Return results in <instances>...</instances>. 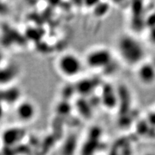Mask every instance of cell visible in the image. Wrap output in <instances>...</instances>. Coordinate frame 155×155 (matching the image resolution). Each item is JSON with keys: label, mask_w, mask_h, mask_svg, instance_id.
Segmentation results:
<instances>
[{"label": "cell", "mask_w": 155, "mask_h": 155, "mask_svg": "<svg viewBox=\"0 0 155 155\" xmlns=\"http://www.w3.org/2000/svg\"><path fill=\"white\" fill-rule=\"evenodd\" d=\"M152 63H153V64H154V65L155 66V59H154V61H153Z\"/></svg>", "instance_id": "obj_13"}, {"label": "cell", "mask_w": 155, "mask_h": 155, "mask_svg": "<svg viewBox=\"0 0 155 155\" xmlns=\"http://www.w3.org/2000/svg\"><path fill=\"white\" fill-rule=\"evenodd\" d=\"M3 61H4V56H3V52L0 51V67L3 64Z\"/></svg>", "instance_id": "obj_11"}, {"label": "cell", "mask_w": 155, "mask_h": 155, "mask_svg": "<svg viewBox=\"0 0 155 155\" xmlns=\"http://www.w3.org/2000/svg\"><path fill=\"white\" fill-rule=\"evenodd\" d=\"M150 124L155 126V111L149 116Z\"/></svg>", "instance_id": "obj_9"}, {"label": "cell", "mask_w": 155, "mask_h": 155, "mask_svg": "<svg viewBox=\"0 0 155 155\" xmlns=\"http://www.w3.org/2000/svg\"><path fill=\"white\" fill-rule=\"evenodd\" d=\"M18 67L11 63L0 67V85L7 86L12 84L18 75Z\"/></svg>", "instance_id": "obj_6"}, {"label": "cell", "mask_w": 155, "mask_h": 155, "mask_svg": "<svg viewBox=\"0 0 155 155\" xmlns=\"http://www.w3.org/2000/svg\"><path fill=\"white\" fill-rule=\"evenodd\" d=\"M116 48L120 57L126 64L139 65L143 62L145 56V48L137 38L129 35L118 37Z\"/></svg>", "instance_id": "obj_1"}, {"label": "cell", "mask_w": 155, "mask_h": 155, "mask_svg": "<svg viewBox=\"0 0 155 155\" xmlns=\"http://www.w3.org/2000/svg\"><path fill=\"white\" fill-rule=\"evenodd\" d=\"M84 60L72 52H67L58 58L56 68L59 73L66 78H74L83 71Z\"/></svg>", "instance_id": "obj_2"}, {"label": "cell", "mask_w": 155, "mask_h": 155, "mask_svg": "<svg viewBox=\"0 0 155 155\" xmlns=\"http://www.w3.org/2000/svg\"><path fill=\"white\" fill-rule=\"evenodd\" d=\"M3 103L2 101L0 100V120L3 117L4 114V108H3Z\"/></svg>", "instance_id": "obj_10"}, {"label": "cell", "mask_w": 155, "mask_h": 155, "mask_svg": "<svg viewBox=\"0 0 155 155\" xmlns=\"http://www.w3.org/2000/svg\"><path fill=\"white\" fill-rule=\"evenodd\" d=\"M21 134H23V131L22 130H20V129H8L3 133V141L6 144H9V145H11V144L16 142L18 140H20L22 138Z\"/></svg>", "instance_id": "obj_7"}, {"label": "cell", "mask_w": 155, "mask_h": 155, "mask_svg": "<svg viewBox=\"0 0 155 155\" xmlns=\"http://www.w3.org/2000/svg\"><path fill=\"white\" fill-rule=\"evenodd\" d=\"M113 59V53L109 48L98 47L87 52L84 62L90 69L102 70L109 67Z\"/></svg>", "instance_id": "obj_3"}, {"label": "cell", "mask_w": 155, "mask_h": 155, "mask_svg": "<svg viewBox=\"0 0 155 155\" xmlns=\"http://www.w3.org/2000/svg\"><path fill=\"white\" fill-rule=\"evenodd\" d=\"M144 155H155V153H148L145 154Z\"/></svg>", "instance_id": "obj_12"}, {"label": "cell", "mask_w": 155, "mask_h": 155, "mask_svg": "<svg viewBox=\"0 0 155 155\" xmlns=\"http://www.w3.org/2000/svg\"><path fill=\"white\" fill-rule=\"evenodd\" d=\"M137 77L145 85H151L155 81V66L152 62H142L138 65Z\"/></svg>", "instance_id": "obj_5"}, {"label": "cell", "mask_w": 155, "mask_h": 155, "mask_svg": "<svg viewBox=\"0 0 155 155\" xmlns=\"http://www.w3.org/2000/svg\"><path fill=\"white\" fill-rule=\"evenodd\" d=\"M149 41L155 45V26H153L149 32Z\"/></svg>", "instance_id": "obj_8"}, {"label": "cell", "mask_w": 155, "mask_h": 155, "mask_svg": "<svg viewBox=\"0 0 155 155\" xmlns=\"http://www.w3.org/2000/svg\"><path fill=\"white\" fill-rule=\"evenodd\" d=\"M37 109L35 104L28 100H24L19 102L16 109V114L19 120L28 122L35 118Z\"/></svg>", "instance_id": "obj_4"}]
</instances>
